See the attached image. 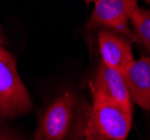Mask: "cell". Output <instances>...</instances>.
<instances>
[{
	"mask_svg": "<svg viewBox=\"0 0 150 140\" xmlns=\"http://www.w3.org/2000/svg\"><path fill=\"white\" fill-rule=\"evenodd\" d=\"M122 75L132 102L146 111L150 110V57L142 55L125 71Z\"/></svg>",
	"mask_w": 150,
	"mask_h": 140,
	"instance_id": "7",
	"label": "cell"
},
{
	"mask_svg": "<svg viewBox=\"0 0 150 140\" xmlns=\"http://www.w3.org/2000/svg\"><path fill=\"white\" fill-rule=\"evenodd\" d=\"M98 140H105V139H102V138H100V139H98Z\"/></svg>",
	"mask_w": 150,
	"mask_h": 140,
	"instance_id": "13",
	"label": "cell"
},
{
	"mask_svg": "<svg viewBox=\"0 0 150 140\" xmlns=\"http://www.w3.org/2000/svg\"><path fill=\"white\" fill-rule=\"evenodd\" d=\"M98 44L101 62L121 73L134 62L131 43L120 34L102 29L98 35Z\"/></svg>",
	"mask_w": 150,
	"mask_h": 140,
	"instance_id": "6",
	"label": "cell"
},
{
	"mask_svg": "<svg viewBox=\"0 0 150 140\" xmlns=\"http://www.w3.org/2000/svg\"><path fill=\"white\" fill-rule=\"evenodd\" d=\"M138 8V0H94V8L88 21V29H108L134 42L129 28L131 16Z\"/></svg>",
	"mask_w": 150,
	"mask_h": 140,
	"instance_id": "4",
	"label": "cell"
},
{
	"mask_svg": "<svg viewBox=\"0 0 150 140\" xmlns=\"http://www.w3.org/2000/svg\"><path fill=\"white\" fill-rule=\"evenodd\" d=\"M4 44H5V37H4L2 32H1V28H0V46H2Z\"/></svg>",
	"mask_w": 150,
	"mask_h": 140,
	"instance_id": "10",
	"label": "cell"
},
{
	"mask_svg": "<svg viewBox=\"0 0 150 140\" xmlns=\"http://www.w3.org/2000/svg\"><path fill=\"white\" fill-rule=\"evenodd\" d=\"M0 140H25L21 137H19L18 134L6 131V130H0Z\"/></svg>",
	"mask_w": 150,
	"mask_h": 140,
	"instance_id": "9",
	"label": "cell"
},
{
	"mask_svg": "<svg viewBox=\"0 0 150 140\" xmlns=\"http://www.w3.org/2000/svg\"><path fill=\"white\" fill-rule=\"evenodd\" d=\"M144 1H147V2H148V4H150V0H144Z\"/></svg>",
	"mask_w": 150,
	"mask_h": 140,
	"instance_id": "12",
	"label": "cell"
},
{
	"mask_svg": "<svg viewBox=\"0 0 150 140\" xmlns=\"http://www.w3.org/2000/svg\"><path fill=\"white\" fill-rule=\"evenodd\" d=\"M85 1H86V2H91V1H93L94 2V0H85Z\"/></svg>",
	"mask_w": 150,
	"mask_h": 140,
	"instance_id": "11",
	"label": "cell"
},
{
	"mask_svg": "<svg viewBox=\"0 0 150 140\" xmlns=\"http://www.w3.org/2000/svg\"><path fill=\"white\" fill-rule=\"evenodd\" d=\"M134 42L144 45L150 53V9L138 7L130 19Z\"/></svg>",
	"mask_w": 150,
	"mask_h": 140,
	"instance_id": "8",
	"label": "cell"
},
{
	"mask_svg": "<svg viewBox=\"0 0 150 140\" xmlns=\"http://www.w3.org/2000/svg\"><path fill=\"white\" fill-rule=\"evenodd\" d=\"M90 86L93 102H112L132 113L131 96L120 71L100 62Z\"/></svg>",
	"mask_w": 150,
	"mask_h": 140,
	"instance_id": "5",
	"label": "cell"
},
{
	"mask_svg": "<svg viewBox=\"0 0 150 140\" xmlns=\"http://www.w3.org/2000/svg\"><path fill=\"white\" fill-rule=\"evenodd\" d=\"M77 96L65 91L45 110L38 121L34 140H65L75 122Z\"/></svg>",
	"mask_w": 150,
	"mask_h": 140,
	"instance_id": "3",
	"label": "cell"
},
{
	"mask_svg": "<svg viewBox=\"0 0 150 140\" xmlns=\"http://www.w3.org/2000/svg\"><path fill=\"white\" fill-rule=\"evenodd\" d=\"M33 108L30 95L17 71L13 55L0 46V117L13 119Z\"/></svg>",
	"mask_w": 150,
	"mask_h": 140,
	"instance_id": "2",
	"label": "cell"
},
{
	"mask_svg": "<svg viewBox=\"0 0 150 140\" xmlns=\"http://www.w3.org/2000/svg\"><path fill=\"white\" fill-rule=\"evenodd\" d=\"M82 140H125L130 134L132 113L112 102L98 101L81 107Z\"/></svg>",
	"mask_w": 150,
	"mask_h": 140,
	"instance_id": "1",
	"label": "cell"
}]
</instances>
